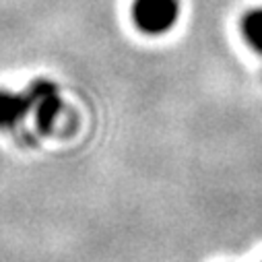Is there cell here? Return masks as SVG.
<instances>
[{
	"mask_svg": "<svg viewBox=\"0 0 262 262\" xmlns=\"http://www.w3.org/2000/svg\"><path fill=\"white\" fill-rule=\"evenodd\" d=\"M180 17L178 0H135L133 21L147 35L167 33Z\"/></svg>",
	"mask_w": 262,
	"mask_h": 262,
	"instance_id": "6da1fadb",
	"label": "cell"
},
{
	"mask_svg": "<svg viewBox=\"0 0 262 262\" xmlns=\"http://www.w3.org/2000/svg\"><path fill=\"white\" fill-rule=\"evenodd\" d=\"M29 101H31V114L35 118V126L39 133H50L56 124V118L62 112V99L58 93V87L50 81H35L29 89Z\"/></svg>",
	"mask_w": 262,
	"mask_h": 262,
	"instance_id": "7a4b0ae2",
	"label": "cell"
},
{
	"mask_svg": "<svg viewBox=\"0 0 262 262\" xmlns=\"http://www.w3.org/2000/svg\"><path fill=\"white\" fill-rule=\"evenodd\" d=\"M27 114H31L29 93L0 89V130L15 128Z\"/></svg>",
	"mask_w": 262,
	"mask_h": 262,
	"instance_id": "3957f363",
	"label": "cell"
},
{
	"mask_svg": "<svg viewBox=\"0 0 262 262\" xmlns=\"http://www.w3.org/2000/svg\"><path fill=\"white\" fill-rule=\"evenodd\" d=\"M242 33H244V39L256 52L262 54V9H256L242 19Z\"/></svg>",
	"mask_w": 262,
	"mask_h": 262,
	"instance_id": "277c9868",
	"label": "cell"
}]
</instances>
